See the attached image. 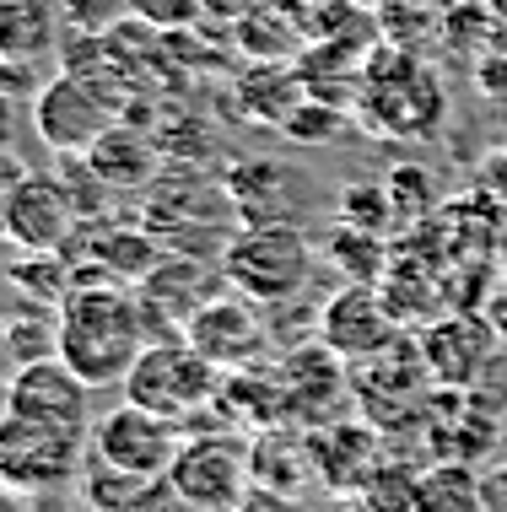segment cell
<instances>
[{
	"label": "cell",
	"instance_id": "obj_1",
	"mask_svg": "<svg viewBox=\"0 0 507 512\" xmlns=\"http://www.w3.org/2000/svg\"><path fill=\"white\" fill-rule=\"evenodd\" d=\"M152 345L141 297L119 281H87L60 302V362L87 389H114Z\"/></svg>",
	"mask_w": 507,
	"mask_h": 512
},
{
	"label": "cell",
	"instance_id": "obj_2",
	"mask_svg": "<svg viewBox=\"0 0 507 512\" xmlns=\"http://www.w3.org/2000/svg\"><path fill=\"white\" fill-rule=\"evenodd\" d=\"M141 221L168 254H189V259H222L232 232L243 227L227 184L195 168V162H168L162 168V178L146 189Z\"/></svg>",
	"mask_w": 507,
	"mask_h": 512
},
{
	"label": "cell",
	"instance_id": "obj_3",
	"mask_svg": "<svg viewBox=\"0 0 507 512\" xmlns=\"http://www.w3.org/2000/svg\"><path fill=\"white\" fill-rule=\"evenodd\" d=\"M216 265H222L232 292H243L259 308H281L313 281L319 248L297 221H259V227L232 232V243L222 248Z\"/></svg>",
	"mask_w": 507,
	"mask_h": 512
},
{
	"label": "cell",
	"instance_id": "obj_4",
	"mask_svg": "<svg viewBox=\"0 0 507 512\" xmlns=\"http://www.w3.org/2000/svg\"><path fill=\"white\" fill-rule=\"evenodd\" d=\"M356 124L362 130H378L389 141H416V135H432L448 114V98H443V81H437L416 54L405 49H378L367 60V76H362V98H356Z\"/></svg>",
	"mask_w": 507,
	"mask_h": 512
},
{
	"label": "cell",
	"instance_id": "obj_5",
	"mask_svg": "<svg viewBox=\"0 0 507 512\" xmlns=\"http://www.w3.org/2000/svg\"><path fill=\"white\" fill-rule=\"evenodd\" d=\"M130 405L162 415L173 426H195L205 410L216 405V389H222V372H216L205 356L189 345L184 335L173 340H152L141 351V362L130 367V378L119 383Z\"/></svg>",
	"mask_w": 507,
	"mask_h": 512
},
{
	"label": "cell",
	"instance_id": "obj_6",
	"mask_svg": "<svg viewBox=\"0 0 507 512\" xmlns=\"http://www.w3.org/2000/svg\"><path fill=\"white\" fill-rule=\"evenodd\" d=\"M178 507L189 512H238L249 496V437L243 432H189L168 469Z\"/></svg>",
	"mask_w": 507,
	"mask_h": 512
},
{
	"label": "cell",
	"instance_id": "obj_7",
	"mask_svg": "<svg viewBox=\"0 0 507 512\" xmlns=\"http://www.w3.org/2000/svg\"><path fill=\"white\" fill-rule=\"evenodd\" d=\"M81 464H87V432L0 415V480L6 486L60 491V486H76Z\"/></svg>",
	"mask_w": 507,
	"mask_h": 512
},
{
	"label": "cell",
	"instance_id": "obj_8",
	"mask_svg": "<svg viewBox=\"0 0 507 512\" xmlns=\"http://www.w3.org/2000/svg\"><path fill=\"white\" fill-rule=\"evenodd\" d=\"M184 426L162 421V415L141 410V405H114L103 410L98 421L87 426V453L98 464H114V469H130V475H157L168 480V469L184 448Z\"/></svg>",
	"mask_w": 507,
	"mask_h": 512
},
{
	"label": "cell",
	"instance_id": "obj_9",
	"mask_svg": "<svg viewBox=\"0 0 507 512\" xmlns=\"http://www.w3.org/2000/svg\"><path fill=\"white\" fill-rule=\"evenodd\" d=\"M222 292H227L222 265H216V259H189V254H162V265L135 286L152 340L184 335L189 318H195L211 297H222Z\"/></svg>",
	"mask_w": 507,
	"mask_h": 512
},
{
	"label": "cell",
	"instance_id": "obj_10",
	"mask_svg": "<svg viewBox=\"0 0 507 512\" xmlns=\"http://www.w3.org/2000/svg\"><path fill=\"white\" fill-rule=\"evenodd\" d=\"M400 335H405V324L394 318L378 286H340L319 308V340L330 345L340 362H373Z\"/></svg>",
	"mask_w": 507,
	"mask_h": 512
},
{
	"label": "cell",
	"instance_id": "obj_11",
	"mask_svg": "<svg viewBox=\"0 0 507 512\" xmlns=\"http://www.w3.org/2000/svg\"><path fill=\"white\" fill-rule=\"evenodd\" d=\"M184 340L195 345L216 372H243L270 351V329H265V318H259V302L232 292V286L189 318Z\"/></svg>",
	"mask_w": 507,
	"mask_h": 512
},
{
	"label": "cell",
	"instance_id": "obj_12",
	"mask_svg": "<svg viewBox=\"0 0 507 512\" xmlns=\"http://www.w3.org/2000/svg\"><path fill=\"white\" fill-rule=\"evenodd\" d=\"M114 119H119V108L108 98H98V92H92L87 81H76L71 71L49 76L33 98V130L54 157H65V151H92V141H98Z\"/></svg>",
	"mask_w": 507,
	"mask_h": 512
},
{
	"label": "cell",
	"instance_id": "obj_13",
	"mask_svg": "<svg viewBox=\"0 0 507 512\" xmlns=\"http://www.w3.org/2000/svg\"><path fill=\"white\" fill-rule=\"evenodd\" d=\"M421 362L437 389H475L486 378V367L497 362V324L481 313H448L437 324L421 329Z\"/></svg>",
	"mask_w": 507,
	"mask_h": 512
},
{
	"label": "cell",
	"instance_id": "obj_14",
	"mask_svg": "<svg viewBox=\"0 0 507 512\" xmlns=\"http://www.w3.org/2000/svg\"><path fill=\"white\" fill-rule=\"evenodd\" d=\"M81 227L71 195H65V184L54 173H27L17 184V195L6 205V227H0V238L11 248H22V254H65Z\"/></svg>",
	"mask_w": 507,
	"mask_h": 512
},
{
	"label": "cell",
	"instance_id": "obj_15",
	"mask_svg": "<svg viewBox=\"0 0 507 512\" xmlns=\"http://www.w3.org/2000/svg\"><path fill=\"white\" fill-rule=\"evenodd\" d=\"M87 405H92V389L60 362V356H49V362H27V367L11 372V383H6V415H22V421L87 432L92 426Z\"/></svg>",
	"mask_w": 507,
	"mask_h": 512
},
{
	"label": "cell",
	"instance_id": "obj_16",
	"mask_svg": "<svg viewBox=\"0 0 507 512\" xmlns=\"http://www.w3.org/2000/svg\"><path fill=\"white\" fill-rule=\"evenodd\" d=\"M281 383H286V421L319 432L330 421H346V367L330 345H297L281 362Z\"/></svg>",
	"mask_w": 507,
	"mask_h": 512
},
{
	"label": "cell",
	"instance_id": "obj_17",
	"mask_svg": "<svg viewBox=\"0 0 507 512\" xmlns=\"http://www.w3.org/2000/svg\"><path fill=\"white\" fill-rule=\"evenodd\" d=\"M383 442L389 437H383L373 421H362V415H346V421H330V426H319V432H308L313 469H319V480L340 496H362V486L373 480V469L389 459Z\"/></svg>",
	"mask_w": 507,
	"mask_h": 512
},
{
	"label": "cell",
	"instance_id": "obj_18",
	"mask_svg": "<svg viewBox=\"0 0 507 512\" xmlns=\"http://www.w3.org/2000/svg\"><path fill=\"white\" fill-rule=\"evenodd\" d=\"M81 157L92 162V173H98L114 195H135V189L146 195L162 178V168H168L157 135L146 130V124H135L130 114H119L98 141H92V151H81Z\"/></svg>",
	"mask_w": 507,
	"mask_h": 512
},
{
	"label": "cell",
	"instance_id": "obj_19",
	"mask_svg": "<svg viewBox=\"0 0 507 512\" xmlns=\"http://www.w3.org/2000/svg\"><path fill=\"white\" fill-rule=\"evenodd\" d=\"M232 205H238V221L243 227H259V221H297V173L276 157H238L232 168L222 173Z\"/></svg>",
	"mask_w": 507,
	"mask_h": 512
},
{
	"label": "cell",
	"instance_id": "obj_20",
	"mask_svg": "<svg viewBox=\"0 0 507 512\" xmlns=\"http://www.w3.org/2000/svg\"><path fill=\"white\" fill-rule=\"evenodd\" d=\"M249 475H254L259 491H276V496H286V502H297L308 480H319L308 432L303 426H286V421L254 432L249 437Z\"/></svg>",
	"mask_w": 507,
	"mask_h": 512
},
{
	"label": "cell",
	"instance_id": "obj_21",
	"mask_svg": "<svg viewBox=\"0 0 507 512\" xmlns=\"http://www.w3.org/2000/svg\"><path fill=\"white\" fill-rule=\"evenodd\" d=\"M76 496L87 512H168L173 507V486L157 475H130V469L98 464L87 453L76 475Z\"/></svg>",
	"mask_w": 507,
	"mask_h": 512
},
{
	"label": "cell",
	"instance_id": "obj_22",
	"mask_svg": "<svg viewBox=\"0 0 507 512\" xmlns=\"http://www.w3.org/2000/svg\"><path fill=\"white\" fill-rule=\"evenodd\" d=\"M60 0H0V54L44 60L60 49Z\"/></svg>",
	"mask_w": 507,
	"mask_h": 512
},
{
	"label": "cell",
	"instance_id": "obj_23",
	"mask_svg": "<svg viewBox=\"0 0 507 512\" xmlns=\"http://www.w3.org/2000/svg\"><path fill=\"white\" fill-rule=\"evenodd\" d=\"M416 512H486L481 469L459 459H432L416 475Z\"/></svg>",
	"mask_w": 507,
	"mask_h": 512
},
{
	"label": "cell",
	"instance_id": "obj_24",
	"mask_svg": "<svg viewBox=\"0 0 507 512\" xmlns=\"http://www.w3.org/2000/svg\"><path fill=\"white\" fill-rule=\"evenodd\" d=\"M6 281L22 292V302L60 308L76 292V265H71V254H22L17 265H6Z\"/></svg>",
	"mask_w": 507,
	"mask_h": 512
},
{
	"label": "cell",
	"instance_id": "obj_25",
	"mask_svg": "<svg viewBox=\"0 0 507 512\" xmlns=\"http://www.w3.org/2000/svg\"><path fill=\"white\" fill-rule=\"evenodd\" d=\"M297 33H303V27H297L292 11L276 6V0H259L243 22H232L238 49L254 54V60H286V54H297Z\"/></svg>",
	"mask_w": 507,
	"mask_h": 512
},
{
	"label": "cell",
	"instance_id": "obj_26",
	"mask_svg": "<svg viewBox=\"0 0 507 512\" xmlns=\"http://www.w3.org/2000/svg\"><path fill=\"white\" fill-rule=\"evenodd\" d=\"M324 259L340 265L346 286H378V275L389 270V265H383V259H389V248H383L378 232L346 227V221H335V232L324 238Z\"/></svg>",
	"mask_w": 507,
	"mask_h": 512
},
{
	"label": "cell",
	"instance_id": "obj_27",
	"mask_svg": "<svg viewBox=\"0 0 507 512\" xmlns=\"http://www.w3.org/2000/svg\"><path fill=\"white\" fill-rule=\"evenodd\" d=\"M416 475L421 469L410 459H383L373 469V480L362 486L367 512H416Z\"/></svg>",
	"mask_w": 507,
	"mask_h": 512
},
{
	"label": "cell",
	"instance_id": "obj_28",
	"mask_svg": "<svg viewBox=\"0 0 507 512\" xmlns=\"http://www.w3.org/2000/svg\"><path fill=\"white\" fill-rule=\"evenodd\" d=\"M54 178L65 184V195H71V205H76L81 221L108 216V200H114V189H108L98 173H92V162L81 157V151H65V157L54 162Z\"/></svg>",
	"mask_w": 507,
	"mask_h": 512
},
{
	"label": "cell",
	"instance_id": "obj_29",
	"mask_svg": "<svg viewBox=\"0 0 507 512\" xmlns=\"http://www.w3.org/2000/svg\"><path fill=\"white\" fill-rule=\"evenodd\" d=\"M335 211H340V221H346V227H362V232H389L394 221V200H389V189L383 184H346L335 195Z\"/></svg>",
	"mask_w": 507,
	"mask_h": 512
},
{
	"label": "cell",
	"instance_id": "obj_30",
	"mask_svg": "<svg viewBox=\"0 0 507 512\" xmlns=\"http://www.w3.org/2000/svg\"><path fill=\"white\" fill-rule=\"evenodd\" d=\"M335 130H346V108H335L324 98H303L292 114L281 119V135H286V141H303V146L335 141Z\"/></svg>",
	"mask_w": 507,
	"mask_h": 512
},
{
	"label": "cell",
	"instance_id": "obj_31",
	"mask_svg": "<svg viewBox=\"0 0 507 512\" xmlns=\"http://www.w3.org/2000/svg\"><path fill=\"white\" fill-rule=\"evenodd\" d=\"M60 22L71 33H119L130 22V0H60Z\"/></svg>",
	"mask_w": 507,
	"mask_h": 512
},
{
	"label": "cell",
	"instance_id": "obj_32",
	"mask_svg": "<svg viewBox=\"0 0 507 512\" xmlns=\"http://www.w3.org/2000/svg\"><path fill=\"white\" fill-rule=\"evenodd\" d=\"M130 17L152 33H189L205 22V0H130Z\"/></svg>",
	"mask_w": 507,
	"mask_h": 512
},
{
	"label": "cell",
	"instance_id": "obj_33",
	"mask_svg": "<svg viewBox=\"0 0 507 512\" xmlns=\"http://www.w3.org/2000/svg\"><path fill=\"white\" fill-rule=\"evenodd\" d=\"M427 168H394L389 178H383V189H389V200H394V216L400 221H410V195H421L427 205H437V195H432V184H427Z\"/></svg>",
	"mask_w": 507,
	"mask_h": 512
},
{
	"label": "cell",
	"instance_id": "obj_34",
	"mask_svg": "<svg viewBox=\"0 0 507 512\" xmlns=\"http://www.w3.org/2000/svg\"><path fill=\"white\" fill-rule=\"evenodd\" d=\"M38 87H44V76L33 71V60H11V54H0V92H11V98H38Z\"/></svg>",
	"mask_w": 507,
	"mask_h": 512
},
{
	"label": "cell",
	"instance_id": "obj_35",
	"mask_svg": "<svg viewBox=\"0 0 507 512\" xmlns=\"http://www.w3.org/2000/svg\"><path fill=\"white\" fill-rule=\"evenodd\" d=\"M27 119H33V103H27V98H11V92H0V151H17Z\"/></svg>",
	"mask_w": 507,
	"mask_h": 512
},
{
	"label": "cell",
	"instance_id": "obj_36",
	"mask_svg": "<svg viewBox=\"0 0 507 512\" xmlns=\"http://www.w3.org/2000/svg\"><path fill=\"white\" fill-rule=\"evenodd\" d=\"M27 173H33V168H27L17 151H0V227H6V205H11V195H17V184Z\"/></svg>",
	"mask_w": 507,
	"mask_h": 512
},
{
	"label": "cell",
	"instance_id": "obj_37",
	"mask_svg": "<svg viewBox=\"0 0 507 512\" xmlns=\"http://www.w3.org/2000/svg\"><path fill=\"white\" fill-rule=\"evenodd\" d=\"M481 502H486V512H507V464L481 469Z\"/></svg>",
	"mask_w": 507,
	"mask_h": 512
},
{
	"label": "cell",
	"instance_id": "obj_38",
	"mask_svg": "<svg viewBox=\"0 0 507 512\" xmlns=\"http://www.w3.org/2000/svg\"><path fill=\"white\" fill-rule=\"evenodd\" d=\"M475 81H481L486 98H507V54H497V60H481V65H475Z\"/></svg>",
	"mask_w": 507,
	"mask_h": 512
},
{
	"label": "cell",
	"instance_id": "obj_39",
	"mask_svg": "<svg viewBox=\"0 0 507 512\" xmlns=\"http://www.w3.org/2000/svg\"><path fill=\"white\" fill-rule=\"evenodd\" d=\"M259 6V0H205V22H243L249 11Z\"/></svg>",
	"mask_w": 507,
	"mask_h": 512
},
{
	"label": "cell",
	"instance_id": "obj_40",
	"mask_svg": "<svg viewBox=\"0 0 507 512\" xmlns=\"http://www.w3.org/2000/svg\"><path fill=\"white\" fill-rule=\"evenodd\" d=\"M0 512H44V502H38V491H22V486L0 480Z\"/></svg>",
	"mask_w": 507,
	"mask_h": 512
},
{
	"label": "cell",
	"instance_id": "obj_41",
	"mask_svg": "<svg viewBox=\"0 0 507 512\" xmlns=\"http://www.w3.org/2000/svg\"><path fill=\"white\" fill-rule=\"evenodd\" d=\"M0 340H6V324H0Z\"/></svg>",
	"mask_w": 507,
	"mask_h": 512
},
{
	"label": "cell",
	"instance_id": "obj_42",
	"mask_svg": "<svg viewBox=\"0 0 507 512\" xmlns=\"http://www.w3.org/2000/svg\"><path fill=\"white\" fill-rule=\"evenodd\" d=\"M421 6H427V0H421Z\"/></svg>",
	"mask_w": 507,
	"mask_h": 512
}]
</instances>
